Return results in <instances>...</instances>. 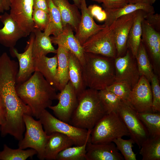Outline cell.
<instances>
[{
	"label": "cell",
	"mask_w": 160,
	"mask_h": 160,
	"mask_svg": "<svg viewBox=\"0 0 160 160\" xmlns=\"http://www.w3.org/2000/svg\"><path fill=\"white\" fill-rule=\"evenodd\" d=\"M70 25L63 27V32L57 36L50 37L52 44L61 45L73 53L78 58L81 65L84 62V52L82 45L75 37Z\"/></svg>",
	"instance_id": "cell-19"
},
{
	"label": "cell",
	"mask_w": 160,
	"mask_h": 160,
	"mask_svg": "<svg viewBox=\"0 0 160 160\" xmlns=\"http://www.w3.org/2000/svg\"><path fill=\"white\" fill-rule=\"evenodd\" d=\"M32 17L35 28L44 31L48 22V13L41 10L33 9Z\"/></svg>",
	"instance_id": "cell-38"
},
{
	"label": "cell",
	"mask_w": 160,
	"mask_h": 160,
	"mask_svg": "<svg viewBox=\"0 0 160 160\" xmlns=\"http://www.w3.org/2000/svg\"><path fill=\"white\" fill-rule=\"evenodd\" d=\"M75 4L80 9L81 3L83 0H72Z\"/></svg>",
	"instance_id": "cell-46"
},
{
	"label": "cell",
	"mask_w": 160,
	"mask_h": 160,
	"mask_svg": "<svg viewBox=\"0 0 160 160\" xmlns=\"http://www.w3.org/2000/svg\"><path fill=\"white\" fill-rule=\"evenodd\" d=\"M49 8V20L44 32L47 36H57L63 31V27L60 12L52 0H46Z\"/></svg>",
	"instance_id": "cell-28"
},
{
	"label": "cell",
	"mask_w": 160,
	"mask_h": 160,
	"mask_svg": "<svg viewBox=\"0 0 160 160\" xmlns=\"http://www.w3.org/2000/svg\"><path fill=\"white\" fill-rule=\"evenodd\" d=\"M10 0H4V10H8L10 9Z\"/></svg>",
	"instance_id": "cell-45"
},
{
	"label": "cell",
	"mask_w": 160,
	"mask_h": 160,
	"mask_svg": "<svg viewBox=\"0 0 160 160\" xmlns=\"http://www.w3.org/2000/svg\"><path fill=\"white\" fill-rule=\"evenodd\" d=\"M69 81L78 96L86 89L82 73V65L77 57L69 51Z\"/></svg>",
	"instance_id": "cell-23"
},
{
	"label": "cell",
	"mask_w": 160,
	"mask_h": 160,
	"mask_svg": "<svg viewBox=\"0 0 160 160\" xmlns=\"http://www.w3.org/2000/svg\"><path fill=\"white\" fill-rule=\"evenodd\" d=\"M150 82L152 97V111L153 112H160V86L158 76L154 74Z\"/></svg>",
	"instance_id": "cell-36"
},
{
	"label": "cell",
	"mask_w": 160,
	"mask_h": 160,
	"mask_svg": "<svg viewBox=\"0 0 160 160\" xmlns=\"http://www.w3.org/2000/svg\"><path fill=\"white\" fill-rule=\"evenodd\" d=\"M23 119L25 128L24 137L19 141L18 148L25 149L30 148L37 152V157L40 160L44 159V149L49 138L40 120H36L30 115L25 114Z\"/></svg>",
	"instance_id": "cell-6"
},
{
	"label": "cell",
	"mask_w": 160,
	"mask_h": 160,
	"mask_svg": "<svg viewBox=\"0 0 160 160\" xmlns=\"http://www.w3.org/2000/svg\"><path fill=\"white\" fill-rule=\"evenodd\" d=\"M80 9L81 19L75 36L82 45L89 38L103 29L106 25L95 23L88 9L86 0H83Z\"/></svg>",
	"instance_id": "cell-17"
},
{
	"label": "cell",
	"mask_w": 160,
	"mask_h": 160,
	"mask_svg": "<svg viewBox=\"0 0 160 160\" xmlns=\"http://www.w3.org/2000/svg\"><path fill=\"white\" fill-rule=\"evenodd\" d=\"M152 94L150 82L141 76L132 89L127 100L138 113L153 112L151 107Z\"/></svg>",
	"instance_id": "cell-11"
},
{
	"label": "cell",
	"mask_w": 160,
	"mask_h": 160,
	"mask_svg": "<svg viewBox=\"0 0 160 160\" xmlns=\"http://www.w3.org/2000/svg\"><path fill=\"white\" fill-rule=\"evenodd\" d=\"M33 33L34 35L32 48L33 59L46 56L51 53L56 54L57 50L53 46L50 36L35 28Z\"/></svg>",
	"instance_id": "cell-26"
},
{
	"label": "cell",
	"mask_w": 160,
	"mask_h": 160,
	"mask_svg": "<svg viewBox=\"0 0 160 160\" xmlns=\"http://www.w3.org/2000/svg\"><path fill=\"white\" fill-rule=\"evenodd\" d=\"M39 119L48 135L55 132L62 133L71 138L76 146L81 145L90 142L92 129L80 128L63 121L53 116L46 109L43 111Z\"/></svg>",
	"instance_id": "cell-5"
},
{
	"label": "cell",
	"mask_w": 160,
	"mask_h": 160,
	"mask_svg": "<svg viewBox=\"0 0 160 160\" xmlns=\"http://www.w3.org/2000/svg\"><path fill=\"white\" fill-rule=\"evenodd\" d=\"M37 154L36 151L32 148L13 149L5 144L3 150L0 151V160H25Z\"/></svg>",
	"instance_id": "cell-32"
},
{
	"label": "cell",
	"mask_w": 160,
	"mask_h": 160,
	"mask_svg": "<svg viewBox=\"0 0 160 160\" xmlns=\"http://www.w3.org/2000/svg\"><path fill=\"white\" fill-rule=\"evenodd\" d=\"M129 136V132L116 112L107 114L92 129L90 142L93 144L108 143L123 136Z\"/></svg>",
	"instance_id": "cell-4"
},
{
	"label": "cell",
	"mask_w": 160,
	"mask_h": 160,
	"mask_svg": "<svg viewBox=\"0 0 160 160\" xmlns=\"http://www.w3.org/2000/svg\"><path fill=\"white\" fill-rule=\"evenodd\" d=\"M0 20L4 25L0 28V44L4 46L14 47L19 39L27 36L9 14L5 12L1 15Z\"/></svg>",
	"instance_id": "cell-16"
},
{
	"label": "cell",
	"mask_w": 160,
	"mask_h": 160,
	"mask_svg": "<svg viewBox=\"0 0 160 160\" xmlns=\"http://www.w3.org/2000/svg\"><path fill=\"white\" fill-rule=\"evenodd\" d=\"M114 83L124 82L132 89L138 82L140 76L136 59L129 49H127L123 56L114 59Z\"/></svg>",
	"instance_id": "cell-9"
},
{
	"label": "cell",
	"mask_w": 160,
	"mask_h": 160,
	"mask_svg": "<svg viewBox=\"0 0 160 160\" xmlns=\"http://www.w3.org/2000/svg\"><path fill=\"white\" fill-rule=\"evenodd\" d=\"M140 149L142 160H160V136L149 137L143 142Z\"/></svg>",
	"instance_id": "cell-29"
},
{
	"label": "cell",
	"mask_w": 160,
	"mask_h": 160,
	"mask_svg": "<svg viewBox=\"0 0 160 160\" xmlns=\"http://www.w3.org/2000/svg\"><path fill=\"white\" fill-rule=\"evenodd\" d=\"M137 11L120 17L110 25L114 33L116 57L123 56L126 52L128 36Z\"/></svg>",
	"instance_id": "cell-14"
},
{
	"label": "cell",
	"mask_w": 160,
	"mask_h": 160,
	"mask_svg": "<svg viewBox=\"0 0 160 160\" xmlns=\"http://www.w3.org/2000/svg\"><path fill=\"white\" fill-rule=\"evenodd\" d=\"M144 19L156 31L160 32V15L158 13H146Z\"/></svg>",
	"instance_id": "cell-41"
},
{
	"label": "cell",
	"mask_w": 160,
	"mask_h": 160,
	"mask_svg": "<svg viewBox=\"0 0 160 160\" xmlns=\"http://www.w3.org/2000/svg\"><path fill=\"white\" fill-rule=\"evenodd\" d=\"M15 89L19 97L30 108L32 116L37 119L53 100H57L56 90L37 71L25 82L16 84Z\"/></svg>",
	"instance_id": "cell-1"
},
{
	"label": "cell",
	"mask_w": 160,
	"mask_h": 160,
	"mask_svg": "<svg viewBox=\"0 0 160 160\" xmlns=\"http://www.w3.org/2000/svg\"><path fill=\"white\" fill-rule=\"evenodd\" d=\"M85 52L100 55L115 59L116 50L113 29L105 27L89 38L82 45Z\"/></svg>",
	"instance_id": "cell-8"
},
{
	"label": "cell",
	"mask_w": 160,
	"mask_h": 160,
	"mask_svg": "<svg viewBox=\"0 0 160 160\" xmlns=\"http://www.w3.org/2000/svg\"><path fill=\"white\" fill-rule=\"evenodd\" d=\"M86 160H123L124 158L119 152L113 142L93 144L87 142L86 145Z\"/></svg>",
	"instance_id": "cell-18"
},
{
	"label": "cell",
	"mask_w": 160,
	"mask_h": 160,
	"mask_svg": "<svg viewBox=\"0 0 160 160\" xmlns=\"http://www.w3.org/2000/svg\"><path fill=\"white\" fill-rule=\"evenodd\" d=\"M116 112L127 129L130 138L140 148L142 143L149 135L137 112L127 100H121Z\"/></svg>",
	"instance_id": "cell-7"
},
{
	"label": "cell",
	"mask_w": 160,
	"mask_h": 160,
	"mask_svg": "<svg viewBox=\"0 0 160 160\" xmlns=\"http://www.w3.org/2000/svg\"><path fill=\"white\" fill-rule=\"evenodd\" d=\"M33 9L43 10L48 13L49 8L46 0H33Z\"/></svg>",
	"instance_id": "cell-42"
},
{
	"label": "cell",
	"mask_w": 160,
	"mask_h": 160,
	"mask_svg": "<svg viewBox=\"0 0 160 160\" xmlns=\"http://www.w3.org/2000/svg\"><path fill=\"white\" fill-rule=\"evenodd\" d=\"M137 115L145 127L149 137L160 136V112H137Z\"/></svg>",
	"instance_id": "cell-30"
},
{
	"label": "cell",
	"mask_w": 160,
	"mask_h": 160,
	"mask_svg": "<svg viewBox=\"0 0 160 160\" xmlns=\"http://www.w3.org/2000/svg\"><path fill=\"white\" fill-rule=\"evenodd\" d=\"M33 66L35 71L40 73L51 86L59 90L56 55L51 57L44 56L34 58Z\"/></svg>",
	"instance_id": "cell-20"
},
{
	"label": "cell",
	"mask_w": 160,
	"mask_h": 160,
	"mask_svg": "<svg viewBox=\"0 0 160 160\" xmlns=\"http://www.w3.org/2000/svg\"><path fill=\"white\" fill-rule=\"evenodd\" d=\"M56 55L57 58V75L60 92L69 81V51L64 46L58 45Z\"/></svg>",
	"instance_id": "cell-27"
},
{
	"label": "cell",
	"mask_w": 160,
	"mask_h": 160,
	"mask_svg": "<svg viewBox=\"0 0 160 160\" xmlns=\"http://www.w3.org/2000/svg\"><path fill=\"white\" fill-rule=\"evenodd\" d=\"M77 97V106L68 123L80 128L91 130L107 114L99 91L86 89Z\"/></svg>",
	"instance_id": "cell-3"
},
{
	"label": "cell",
	"mask_w": 160,
	"mask_h": 160,
	"mask_svg": "<svg viewBox=\"0 0 160 160\" xmlns=\"http://www.w3.org/2000/svg\"><path fill=\"white\" fill-rule=\"evenodd\" d=\"M6 117V108L2 98L0 95V127L4 123Z\"/></svg>",
	"instance_id": "cell-43"
},
{
	"label": "cell",
	"mask_w": 160,
	"mask_h": 160,
	"mask_svg": "<svg viewBox=\"0 0 160 160\" xmlns=\"http://www.w3.org/2000/svg\"><path fill=\"white\" fill-rule=\"evenodd\" d=\"M58 103L48 108L51 110L55 117L68 123L78 102V97L69 81L63 89L57 93Z\"/></svg>",
	"instance_id": "cell-12"
},
{
	"label": "cell",
	"mask_w": 160,
	"mask_h": 160,
	"mask_svg": "<svg viewBox=\"0 0 160 160\" xmlns=\"http://www.w3.org/2000/svg\"><path fill=\"white\" fill-rule=\"evenodd\" d=\"M107 14V17L104 21L105 25L110 26L120 17L136 11L141 10L147 13H154V8L151 5L147 4L128 3L123 7L114 9H104Z\"/></svg>",
	"instance_id": "cell-24"
},
{
	"label": "cell",
	"mask_w": 160,
	"mask_h": 160,
	"mask_svg": "<svg viewBox=\"0 0 160 160\" xmlns=\"http://www.w3.org/2000/svg\"><path fill=\"white\" fill-rule=\"evenodd\" d=\"M117 149L120 151L125 160H136V155L132 150V147L135 143L130 138L128 140L119 137L113 141Z\"/></svg>",
	"instance_id": "cell-35"
},
{
	"label": "cell",
	"mask_w": 160,
	"mask_h": 160,
	"mask_svg": "<svg viewBox=\"0 0 160 160\" xmlns=\"http://www.w3.org/2000/svg\"><path fill=\"white\" fill-rule=\"evenodd\" d=\"M99 3H102L104 9H119L128 4L126 0H92Z\"/></svg>",
	"instance_id": "cell-39"
},
{
	"label": "cell",
	"mask_w": 160,
	"mask_h": 160,
	"mask_svg": "<svg viewBox=\"0 0 160 160\" xmlns=\"http://www.w3.org/2000/svg\"><path fill=\"white\" fill-rule=\"evenodd\" d=\"M4 0H0V13H2L4 11Z\"/></svg>",
	"instance_id": "cell-47"
},
{
	"label": "cell",
	"mask_w": 160,
	"mask_h": 160,
	"mask_svg": "<svg viewBox=\"0 0 160 160\" xmlns=\"http://www.w3.org/2000/svg\"><path fill=\"white\" fill-rule=\"evenodd\" d=\"M87 142L81 145L72 146L65 149L58 154L56 160H86Z\"/></svg>",
	"instance_id": "cell-33"
},
{
	"label": "cell",
	"mask_w": 160,
	"mask_h": 160,
	"mask_svg": "<svg viewBox=\"0 0 160 160\" xmlns=\"http://www.w3.org/2000/svg\"><path fill=\"white\" fill-rule=\"evenodd\" d=\"M128 3L135 4L137 3L145 4L152 5L156 0H126Z\"/></svg>",
	"instance_id": "cell-44"
},
{
	"label": "cell",
	"mask_w": 160,
	"mask_h": 160,
	"mask_svg": "<svg viewBox=\"0 0 160 160\" xmlns=\"http://www.w3.org/2000/svg\"><path fill=\"white\" fill-rule=\"evenodd\" d=\"M73 145V141L66 135L56 132L52 133L49 135L45 148V159L56 160L60 152Z\"/></svg>",
	"instance_id": "cell-21"
},
{
	"label": "cell",
	"mask_w": 160,
	"mask_h": 160,
	"mask_svg": "<svg viewBox=\"0 0 160 160\" xmlns=\"http://www.w3.org/2000/svg\"><path fill=\"white\" fill-rule=\"evenodd\" d=\"M52 1L60 12L63 27L69 25L76 32L81 17L79 8L75 4H70L68 0Z\"/></svg>",
	"instance_id": "cell-22"
},
{
	"label": "cell",
	"mask_w": 160,
	"mask_h": 160,
	"mask_svg": "<svg viewBox=\"0 0 160 160\" xmlns=\"http://www.w3.org/2000/svg\"><path fill=\"white\" fill-rule=\"evenodd\" d=\"M135 58L140 76H144L150 82L154 73L146 50L141 41Z\"/></svg>",
	"instance_id": "cell-31"
},
{
	"label": "cell",
	"mask_w": 160,
	"mask_h": 160,
	"mask_svg": "<svg viewBox=\"0 0 160 160\" xmlns=\"http://www.w3.org/2000/svg\"><path fill=\"white\" fill-rule=\"evenodd\" d=\"M114 59L99 54L84 52V62L82 68L86 87L99 91L114 83Z\"/></svg>",
	"instance_id": "cell-2"
},
{
	"label": "cell",
	"mask_w": 160,
	"mask_h": 160,
	"mask_svg": "<svg viewBox=\"0 0 160 160\" xmlns=\"http://www.w3.org/2000/svg\"><path fill=\"white\" fill-rule=\"evenodd\" d=\"M143 10L137 11L135 18L129 31L127 42V49L136 57L141 41L142 23L146 14Z\"/></svg>",
	"instance_id": "cell-25"
},
{
	"label": "cell",
	"mask_w": 160,
	"mask_h": 160,
	"mask_svg": "<svg viewBox=\"0 0 160 160\" xmlns=\"http://www.w3.org/2000/svg\"><path fill=\"white\" fill-rule=\"evenodd\" d=\"M89 11L93 17L100 22L105 21L107 17L106 13L104 9L96 4L91 5L87 7Z\"/></svg>",
	"instance_id": "cell-40"
},
{
	"label": "cell",
	"mask_w": 160,
	"mask_h": 160,
	"mask_svg": "<svg viewBox=\"0 0 160 160\" xmlns=\"http://www.w3.org/2000/svg\"><path fill=\"white\" fill-rule=\"evenodd\" d=\"M106 89L113 92L121 100H126L132 90L127 84L124 82L114 83Z\"/></svg>",
	"instance_id": "cell-37"
},
{
	"label": "cell",
	"mask_w": 160,
	"mask_h": 160,
	"mask_svg": "<svg viewBox=\"0 0 160 160\" xmlns=\"http://www.w3.org/2000/svg\"><path fill=\"white\" fill-rule=\"evenodd\" d=\"M30 38L24 52L19 53L14 47L10 48V55L16 57L19 62V69L16 78V84L22 83L28 79L35 72L32 48L34 35L31 33Z\"/></svg>",
	"instance_id": "cell-15"
},
{
	"label": "cell",
	"mask_w": 160,
	"mask_h": 160,
	"mask_svg": "<svg viewBox=\"0 0 160 160\" xmlns=\"http://www.w3.org/2000/svg\"><path fill=\"white\" fill-rule=\"evenodd\" d=\"M98 91L99 95L107 114L116 112L120 103L121 99L113 92L106 89Z\"/></svg>",
	"instance_id": "cell-34"
},
{
	"label": "cell",
	"mask_w": 160,
	"mask_h": 160,
	"mask_svg": "<svg viewBox=\"0 0 160 160\" xmlns=\"http://www.w3.org/2000/svg\"><path fill=\"white\" fill-rule=\"evenodd\" d=\"M141 41L152 65L155 74H160V32L156 31L144 19L142 22Z\"/></svg>",
	"instance_id": "cell-10"
},
{
	"label": "cell",
	"mask_w": 160,
	"mask_h": 160,
	"mask_svg": "<svg viewBox=\"0 0 160 160\" xmlns=\"http://www.w3.org/2000/svg\"><path fill=\"white\" fill-rule=\"evenodd\" d=\"M10 16L27 36L33 33V0H10Z\"/></svg>",
	"instance_id": "cell-13"
}]
</instances>
